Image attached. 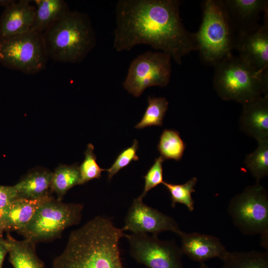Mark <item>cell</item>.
Segmentation results:
<instances>
[{"instance_id":"cell-5","label":"cell","mask_w":268,"mask_h":268,"mask_svg":"<svg viewBox=\"0 0 268 268\" xmlns=\"http://www.w3.org/2000/svg\"><path fill=\"white\" fill-rule=\"evenodd\" d=\"M195 33L198 51L206 63L214 65L232 55L237 34L222 0L203 1L201 23Z\"/></svg>"},{"instance_id":"cell-8","label":"cell","mask_w":268,"mask_h":268,"mask_svg":"<svg viewBox=\"0 0 268 268\" xmlns=\"http://www.w3.org/2000/svg\"><path fill=\"white\" fill-rule=\"evenodd\" d=\"M48 59L42 33L30 30L0 40V64L7 68L34 74L45 68Z\"/></svg>"},{"instance_id":"cell-24","label":"cell","mask_w":268,"mask_h":268,"mask_svg":"<svg viewBox=\"0 0 268 268\" xmlns=\"http://www.w3.org/2000/svg\"><path fill=\"white\" fill-rule=\"evenodd\" d=\"M244 163L256 182L268 176V139L258 141L256 149L246 155Z\"/></svg>"},{"instance_id":"cell-17","label":"cell","mask_w":268,"mask_h":268,"mask_svg":"<svg viewBox=\"0 0 268 268\" xmlns=\"http://www.w3.org/2000/svg\"><path fill=\"white\" fill-rule=\"evenodd\" d=\"M52 197L37 200L17 199L0 209V221L4 231L18 233L31 221L40 206Z\"/></svg>"},{"instance_id":"cell-4","label":"cell","mask_w":268,"mask_h":268,"mask_svg":"<svg viewBox=\"0 0 268 268\" xmlns=\"http://www.w3.org/2000/svg\"><path fill=\"white\" fill-rule=\"evenodd\" d=\"M213 66V87L222 100L242 105L268 95V73L257 71L240 57L232 54Z\"/></svg>"},{"instance_id":"cell-34","label":"cell","mask_w":268,"mask_h":268,"mask_svg":"<svg viewBox=\"0 0 268 268\" xmlns=\"http://www.w3.org/2000/svg\"><path fill=\"white\" fill-rule=\"evenodd\" d=\"M199 268H210L205 263H200Z\"/></svg>"},{"instance_id":"cell-16","label":"cell","mask_w":268,"mask_h":268,"mask_svg":"<svg viewBox=\"0 0 268 268\" xmlns=\"http://www.w3.org/2000/svg\"><path fill=\"white\" fill-rule=\"evenodd\" d=\"M35 10L29 0L16 1L6 7L0 18V40L30 30Z\"/></svg>"},{"instance_id":"cell-30","label":"cell","mask_w":268,"mask_h":268,"mask_svg":"<svg viewBox=\"0 0 268 268\" xmlns=\"http://www.w3.org/2000/svg\"><path fill=\"white\" fill-rule=\"evenodd\" d=\"M18 199V195L14 186L0 185V209L6 206L15 200Z\"/></svg>"},{"instance_id":"cell-33","label":"cell","mask_w":268,"mask_h":268,"mask_svg":"<svg viewBox=\"0 0 268 268\" xmlns=\"http://www.w3.org/2000/svg\"><path fill=\"white\" fill-rule=\"evenodd\" d=\"M3 231H4V228L1 221H0V239L3 238L2 234Z\"/></svg>"},{"instance_id":"cell-26","label":"cell","mask_w":268,"mask_h":268,"mask_svg":"<svg viewBox=\"0 0 268 268\" xmlns=\"http://www.w3.org/2000/svg\"><path fill=\"white\" fill-rule=\"evenodd\" d=\"M198 179L194 177L184 184H175L163 181L162 184L170 194L171 206L175 207L177 203L185 205L190 211L194 209V201L192 193L195 192L194 187Z\"/></svg>"},{"instance_id":"cell-20","label":"cell","mask_w":268,"mask_h":268,"mask_svg":"<svg viewBox=\"0 0 268 268\" xmlns=\"http://www.w3.org/2000/svg\"><path fill=\"white\" fill-rule=\"evenodd\" d=\"M36 10L31 30L43 33L70 11L63 0H35Z\"/></svg>"},{"instance_id":"cell-14","label":"cell","mask_w":268,"mask_h":268,"mask_svg":"<svg viewBox=\"0 0 268 268\" xmlns=\"http://www.w3.org/2000/svg\"><path fill=\"white\" fill-rule=\"evenodd\" d=\"M239 127L257 142L268 139V95L258 96L242 104Z\"/></svg>"},{"instance_id":"cell-2","label":"cell","mask_w":268,"mask_h":268,"mask_svg":"<svg viewBox=\"0 0 268 268\" xmlns=\"http://www.w3.org/2000/svg\"><path fill=\"white\" fill-rule=\"evenodd\" d=\"M124 231L98 215L72 231L53 268H124L119 247Z\"/></svg>"},{"instance_id":"cell-1","label":"cell","mask_w":268,"mask_h":268,"mask_svg":"<svg viewBox=\"0 0 268 268\" xmlns=\"http://www.w3.org/2000/svg\"><path fill=\"white\" fill-rule=\"evenodd\" d=\"M178 0H120L116 6L113 47L128 51L146 44L169 55L177 64L198 50L196 33L184 26Z\"/></svg>"},{"instance_id":"cell-22","label":"cell","mask_w":268,"mask_h":268,"mask_svg":"<svg viewBox=\"0 0 268 268\" xmlns=\"http://www.w3.org/2000/svg\"><path fill=\"white\" fill-rule=\"evenodd\" d=\"M80 175L79 166L62 165L52 173L51 190L56 193L59 201H62L63 197L71 188L79 185Z\"/></svg>"},{"instance_id":"cell-12","label":"cell","mask_w":268,"mask_h":268,"mask_svg":"<svg viewBox=\"0 0 268 268\" xmlns=\"http://www.w3.org/2000/svg\"><path fill=\"white\" fill-rule=\"evenodd\" d=\"M235 49L257 71L268 73V10L264 13L263 24L237 36Z\"/></svg>"},{"instance_id":"cell-27","label":"cell","mask_w":268,"mask_h":268,"mask_svg":"<svg viewBox=\"0 0 268 268\" xmlns=\"http://www.w3.org/2000/svg\"><path fill=\"white\" fill-rule=\"evenodd\" d=\"M94 146L90 143L84 152V159L79 166L80 175L79 185L85 184L88 181L99 179L101 177V173L106 169L99 167L96 162V156L94 153Z\"/></svg>"},{"instance_id":"cell-19","label":"cell","mask_w":268,"mask_h":268,"mask_svg":"<svg viewBox=\"0 0 268 268\" xmlns=\"http://www.w3.org/2000/svg\"><path fill=\"white\" fill-rule=\"evenodd\" d=\"M9 262L13 268H45L44 263L36 253V243L28 239L19 241L8 234Z\"/></svg>"},{"instance_id":"cell-25","label":"cell","mask_w":268,"mask_h":268,"mask_svg":"<svg viewBox=\"0 0 268 268\" xmlns=\"http://www.w3.org/2000/svg\"><path fill=\"white\" fill-rule=\"evenodd\" d=\"M148 105L140 120L135 128L141 129L150 126H161L168 109L169 103L165 97L148 96Z\"/></svg>"},{"instance_id":"cell-15","label":"cell","mask_w":268,"mask_h":268,"mask_svg":"<svg viewBox=\"0 0 268 268\" xmlns=\"http://www.w3.org/2000/svg\"><path fill=\"white\" fill-rule=\"evenodd\" d=\"M179 236L183 254L200 263L214 258L221 260L228 252L220 240L211 235L182 231Z\"/></svg>"},{"instance_id":"cell-32","label":"cell","mask_w":268,"mask_h":268,"mask_svg":"<svg viewBox=\"0 0 268 268\" xmlns=\"http://www.w3.org/2000/svg\"><path fill=\"white\" fill-rule=\"evenodd\" d=\"M16 1L13 0H0V5L6 8L14 3Z\"/></svg>"},{"instance_id":"cell-29","label":"cell","mask_w":268,"mask_h":268,"mask_svg":"<svg viewBox=\"0 0 268 268\" xmlns=\"http://www.w3.org/2000/svg\"><path fill=\"white\" fill-rule=\"evenodd\" d=\"M165 160L159 156L155 159L154 163L143 176L144 186L143 192L139 196L142 199L152 188L163 182L162 164Z\"/></svg>"},{"instance_id":"cell-7","label":"cell","mask_w":268,"mask_h":268,"mask_svg":"<svg viewBox=\"0 0 268 268\" xmlns=\"http://www.w3.org/2000/svg\"><path fill=\"white\" fill-rule=\"evenodd\" d=\"M83 208L81 204L64 203L52 196L18 233L36 244L52 241L60 237L66 228L79 223Z\"/></svg>"},{"instance_id":"cell-9","label":"cell","mask_w":268,"mask_h":268,"mask_svg":"<svg viewBox=\"0 0 268 268\" xmlns=\"http://www.w3.org/2000/svg\"><path fill=\"white\" fill-rule=\"evenodd\" d=\"M171 58L162 52L147 51L131 62L123 83L124 88L135 97L148 87H164L169 84L171 75Z\"/></svg>"},{"instance_id":"cell-21","label":"cell","mask_w":268,"mask_h":268,"mask_svg":"<svg viewBox=\"0 0 268 268\" xmlns=\"http://www.w3.org/2000/svg\"><path fill=\"white\" fill-rule=\"evenodd\" d=\"M222 268H268V252H228L221 260Z\"/></svg>"},{"instance_id":"cell-11","label":"cell","mask_w":268,"mask_h":268,"mask_svg":"<svg viewBox=\"0 0 268 268\" xmlns=\"http://www.w3.org/2000/svg\"><path fill=\"white\" fill-rule=\"evenodd\" d=\"M122 229L134 234L151 233L156 236L164 231L179 236L182 232L173 217L146 204L139 197L134 200Z\"/></svg>"},{"instance_id":"cell-28","label":"cell","mask_w":268,"mask_h":268,"mask_svg":"<svg viewBox=\"0 0 268 268\" xmlns=\"http://www.w3.org/2000/svg\"><path fill=\"white\" fill-rule=\"evenodd\" d=\"M138 148V142L134 139L131 146L123 150L117 157L115 161L109 169L108 179L111 180L113 177L121 169L127 167L132 161H137L139 159L136 153Z\"/></svg>"},{"instance_id":"cell-23","label":"cell","mask_w":268,"mask_h":268,"mask_svg":"<svg viewBox=\"0 0 268 268\" xmlns=\"http://www.w3.org/2000/svg\"><path fill=\"white\" fill-rule=\"evenodd\" d=\"M186 145L175 130L165 129L162 133L157 149L164 160L180 161L184 154Z\"/></svg>"},{"instance_id":"cell-31","label":"cell","mask_w":268,"mask_h":268,"mask_svg":"<svg viewBox=\"0 0 268 268\" xmlns=\"http://www.w3.org/2000/svg\"><path fill=\"white\" fill-rule=\"evenodd\" d=\"M8 252L7 243L6 239H0V268H2L4 259Z\"/></svg>"},{"instance_id":"cell-3","label":"cell","mask_w":268,"mask_h":268,"mask_svg":"<svg viewBox=\"0 0 268 268\" xmlns=\"http://www.w3.org/2000/svg\"><path fill=\"white\" fill-rule=\"evenodd\" d=\"M49 58L58 62H81L94 48L95 32L89 16L69 11L43 33Z\"/></svg>"},{"instance_id":"cell-6","label":"cell","mask_w":268,"mask_h":268,"mask_svg":"<svg viewBox=\"0 0 268 268\" xmlns=\"http://www.w3.org/2000/svg\"><path fill=\"white\" fill-rule=\"evenodd\" d=\"M227 211L242 233L261 235L263 246L268 248V193L260 182L246 187L232 197Z\"/></svg>"},{"instance_id":"cell-18","label":"cell","mask_w":268,"mask_h":268,"mask_svg":"<svg viewBox=\"0 0 268 268\" xmlns=\"http://www.w3.org/2000/svg\"><path fill=\"white\" fill-rule=\"evenodd\" d=\"M52 177V172L45 170L27 174L14 185L18 198L37 200L51 195Z\"/></svg>"},{"instance_id":"cell-13","label":"cell","mask_w":268,"mask_h":268,"mask_svg":"<svg viewBox=\"0 0 268 268\" xmlns=\"http://www.w3.org/2000/svg\"><path fill=\"white\" fill-rule=\"evenodd\" d=\"M222 2L237 36L258 26L261 13L268 9L267 0H222Z\"/></svg>"},{"instance_id":"cell-10","label":"cell","mask_w":268,"mask_h":268,"mask_svg":"<svg viewBox=\"0 0 268 268\" xmlns=\"http://www.w3.org/2000/svg\"><path fill=\"white\" fill-rule=\"evenodd\" d=\"M130 254L147 268H184L180 247L174 241H163L148 234H126Z\"/></svg>"}]
</instances>
